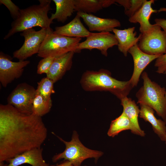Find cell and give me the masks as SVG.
Wrapping results in <instances>:
<instances>
[{
    "mask_svg": "<svg viewBox=\"0 0 166 166\" xmlns=\"http://www.w3.org/2000/svg\"><path fill=\"white\" fill-rule=\"evenodd\" d=\"M47 135L41 117L22 113L12 106L0 105V162L41 147Z\"/></svg>",
    "mask_w": 166,
    "mask_h": 166,
    "instance_id": "6da1fadb",
    "label": "cell"
},
{
    "mask_svg": "<svg viewBox=\"0 0 166 166\" xmlns=\"http://www.w3.org/2000/svg\"><path fill=\"white\" fill-rule=\"evenodd\" d=\"M80 83L85 91H109L120 100L126 97L133 88L130 81H119L111 76L108 70L86 71L82 76Z\"/></svg>",
    "mask_w": 166,
    "mask_h": 166,
    "instance_id": "7a4b0ae2",
    "label": "cell"
},
{
    "mask_svg": "<svg viewBox=\"0 0 166 166\" xmlns=\"http://www.w3.org/2000/svg\"><path fill=\"white\" fill-rule=\"evenodd\" d=\"M39 4L34 5L21 9L19 16L11 23V28L4 39H6L14 34L34 27L39 26L48 30L51 29L53 21L48 16L52 10L50 0H39Z\"/></svg>",
    "mask_w": 166,
    "mask_h": 166,
    "instance_id": "3957f363",
    "label": "cell"
},
{
    "mask_svg": "<svg viewBox=\"0 0 166 166\" xmlns=\"http://www.w3.org/2000/svg\"><path fill=\"white\" fill-rule=\"evenodd\" d=\"M143 85L136 94L137 103L147 105L166 122V91L156 82L152 81L145 71L141 74Z\"/></svg>",
    "mask_w": 166,
    "mask_h": 166,
    "instance_id": "277c9868",
    "label": "cell"
},
{
    "mask_svg": "<svg viewBox=\"0 0 166 166\" xmlns=\"http://www.w3.org/2000/svg\"><path fill=\"white\" fill-rule=\"evenodd\" d=\"M56 136L64 144L65 148L62 152L53 157L52 160L53 162L64 159L69 161L74 165L80 166L85 160L94 158L97 161L103 155L101 151L91 149L84 146L80 140L78 135L75 131L73 132L71 140L69 141H65Z\"/></svg>",
    "mask_w": 166,
    "mask_h": 166,
    "instance_id": "5b68a950",
    "label": "cell"
},
{
    "mask_svg": "<svg viewBox=\"0 0 166 166\" xmlns=\"http://www.w3.org/2000/svg\"><path fill=\"white\" fill-rule=\"evenodd\" d=\"M49 31L41 46L38 56L44 58L58 57L70 52L78 53L77 47L80 38H71L57 34Z\"/></svg>",
    "mask_w": 166,
    "mask_h": 166,
    "instance_id": "8992f818",
    "label": "cell"
},
{
    "mask_svg": "<svg viewBox=\"0 0 166 166\" xmlns=\"http://www.w3.org/2000/svg\"><path fill=\"white\" fill-rule=\"evenodd\" d=\"M137 45L144 53L161 55L166 53V34L160 26L155 24L150 30L141 34Z\"/></svg>",
    "mask_w": 166,
    "mask_h": 166,
    "instance_id": "52a82bcc",
    "label": "cell"
},
{
    "mask_svg": "<svg viewBox=\"0 0 166 166\" xmlns=\"http://www.w3.org/2000/svg\"><path fill=\"white\" fill-rule=\"evenodd\" d=\"M52 30V29L42 28L36 31L32 28L22 31L20 34L24 38V43L19 49L13 53V57L19 61H24L33 55L38 53L48 32Z\"/></svg>",
    "mask_w": 166,
    "mask_h": 166,
    "instance_id": "ba28073f",
    "label": "cell"
},
{
    "mask_svg": "<svg viewBox=\"0 0 166 166\" xmlns=\"http://www.w3.org/2000/svg\"><path fill=\"white\" fill-rule=\"evenodd\" d=\"M36 95V89L26 82L17 85L8 97L7 103L20 112L26 114L33 113V100Z\"/></svg>",
    "mask_w": 166,
    "mask_h": 166,
    "instance_id": "9c48e42d",
    "label": "cell"
},
{
    "mask_svg": "<svg viewBox=\"0 0 166 166\" xmlns=\"http://www.w3.org/2000/svg\"><path fill=\"white\" fill-rule=\"evenodd\" d=\"M86 38L85 41L79 44L77 47L78 53L83 49L91 50L96 49L100 51L102 55L107 56L108 49L118 44L114 34L110 32H90Z\"/></svg>",
    "mask_w": 166,
    "mask_h": 166,
    "instance_id": "30bf717a",
    "label": "cell"
},
{
    "mask_svg": "<svg viewBox=\"0 0 166 166\" xmlns=\"http://www.w3.org/2000/svg\"><path fill=\"white\" fill-rule=\"evenodd\" d=\"M30 63L29 61L13 62L11 57L2 52L0 53V81L6 87L15 79L22 75L24 69Z\"/></svg>",
    "mask_w": 166,
    "mask_h": 166,
    "instance_id": "8fae6325",
    "label": "cell"
},
{
    "mask_svg": "<svg viewBox=\"0 0 166 166\" xmlns=\"http://www.w3.org/2000/svg\"><path fill=\"white\" fill-rule=\"evenodd\" d=\"M128 53L132 55L134 61L133 71L129 80L134 87L137 85L140 76L146 66L161 55H150L144 53L139 49L137 44L131 48Z\"/></svg>",
    "mask_w": 166,
    "mask_h": 166,
    "instance_id": "7c38bea8",
    "label": "cell"
},
{
    "mask_svg": "<svg viewBox=\"0 0 166 166\" xmlns=\"http://www.w3.org/2000/svg\"><path fill=\"white\" fill-rule=\"evenodd\" d=\"M77 14L83 19L90 31L110 32L113 29L121 26L120 22L115 18H102L91 14L80 12H77Z\"/></svg>",
    "mask_w": 166,
    "mask_h": 166,
    "instance_id": "4fadbf2b",
    "label": "cell"
},
{
    "mask_svg": "<svg viewBox=\"0 0 166 166\" xmlns=\"http://www.w3.org/2000/svg\"><path fill=\"white\" fill-rule=\"evenodd\" d=\"M155 0H144L140 8L131 17L129 18V21L132 23H139L140 25L139 30L142 34L150 30L153 24H151L149 19L153 13H157L160 11H166V8H160V10H154L152 5L154 3Z\"/></svg>",
    "mask_w": 166,
    "mask_h": 166,
    "instance_id": "5bb4252c",
    "label": "cell"
},
{
    "mask_svg": "<svg viewBox=\"0 0 166 166\" xmlns=\"http://www.w3.org/2000/svg\"><path fill=\"white\" fill-rule=\"evenodd\" d=\"M43 149L41 147L26 151L6 161L4 166H19L25 164L32 166H50L42 156Z\"/></svg>",
    "mask_w": 166,
    "mask_h": 166,
    "instance_id": "9a60e30c",
    "label": "cell"
},
{
    "mask_svg": "<svg viewBox=\"0 0 166 166\" xmlns=\"http://www.w3.org/2000/svg\"><path fill=\"white\" fill-rule=\"evenodd\" d=\"M74 52H70L57 57L54 60L49 71L46 77L55 83L61 79L72 66Z\"/></svg>",
    "mask_w": 166,
    "mask_h": 166,
    "instance_id": "2e32d148",
    "label": "cell"
},
{
    "mask_svg": "<svg viewBox=\"0 0 166 166\" xmlns=\"http://www.w3.org/2000/svg\"><path fill=\"white\" fill-rule=\"evenodd\" d=\"M135 27H129L124 30H119L116 28L113 30L118 42L119 50L126 57L129 49L138 44L141 36L140 34L136 37V32L135 31Z\"/></svg>",
    "mask_w": 166,
    "mask_h": 166,
    "instance_id": "e0dca14e",
    "label": "cell"
},
{
    "mask_svg": "<svg viewBox=\"0 0 166 166\" xmlns=\"http://www.w3.org/2000/svg\"><path fill=\"white\" fill-rule=\"evenodd\" d=\"M77 14L74 18L66 24L55 28V34L71 38H86L90 32L84 26Z\"/></svg>",
    "mask_w": 166,
    "mask_h": 166,
    "instance_id": "ac0fdd59",
    "label": "cell"
},
{
    "mask_svg": "<svg viewBox=\"0 0 166 166\" xmlns=\"http://www.w3.org/2000/svg\"><path fill=\"white\" fill-rule=\"evenodd\" d=\"M140 105L139 117L150 123L154 132L166 143V122L163 120L156 118L154 115V110L151 107L145 105Z\"/></svg>",
    "mask_w": 166,
    "mask_h": 166,
    "instance_id": "d6986e66",
    "label": "cell"
},
{
    "mask_svg": "<svg viewBox=\"0 0 166 166\" xmlns=\"http://www.w3.org/2000/svg\"><path fill=\"white\" fill-rule=\"evenodd\" d=\"M121 105L123 107V111L129 118L133 127L132 132L141 136H144L145 134L142 130L138 122V117L140 113V109L134 100L126 97L120 100Z\"/></svg>",
    "mask_w": 166,
    "mask_h": 166,
    "instance_id": "ffe728a7",
    "label": "cell"
},
{
    "mask_svg": "<svg viewBox=\"0 0 166 166\" xmlns=\"http://www.w3.org/2000/svg\"><path fill=\"white\" fill-rule=\"evenodd\" d=\"M56 6L54 13L51 14L50 18L53 20L64 22L75 11V0H53Z\"/></svg>",
    "mask_w": 166,
    "mask_h": 166,
    "instance_id": "44dd1931",
    "label": "cell"
},
{
    "mask_svg": "<svg viewBox=\"0 0 166 166\" xmlns=\"http://www.w3.org/2000/svg\"><path fill=\"white\" fill-rule=\"evenodd\" d=\"M128 130L132 132L133 127L129 118L123 112L119 117L111 121L107 135L113 137L121 132Z\"/></svg>",
    "mask_w": 166,
    "mask_h": 166,
    "instance_id": "7402d4cb",
    "label": "cell"
},
{
    "mask_svg": "<svg viewBox=\"0 0 166 166\" xmlns=\"http://www.w3.org/2000/svg\"><path fill=\"white\" fill-rule=\"evenodd\" d=\"M104 8L102 0H75V11L96 13Z\"/></svg>",
    "mask_w": 166,
    "mask_h": 166,
    "instance_id": "603a6c76",
    "label": "cell"
},
{
    "mask_svg": "<svg viewBox=\"0 0 166 166\" xmlns=\"http://www.w3.org/2000/svg\"><path fill=\"white\" fill-rule=\"evenodd\" d=\"M52 105L51 98L45 99L41 95L36 94L33 102V113L42 117L50 111Z\"/></svg>",
    "mask_w": 166,
    "mask_h": 166,
    "instance_id": "cb8c5ba5",
    "label": "cell"
},
{
    "mask_svg": "<svg viewBox=\"0 0 166 166\" xmlns=\"http://www.w3.org/2000/svg\"><path fill=\"white\" fill-rule=\"evenodd\" d=\"M54 83L53 81L46 77L42 78L38 83L36 94L41 95L45 99L51 98V94L55 93Z\"/></svg>",
    "mask_w": 166,
    "mask_h": 166,
    "instance_id": "d4e9b609",
    "label": "cell"
},
{
    "mask_svg": "<svg viewBox=\"0 0 166 166\" xmlns=\"http://www.w3.org/2000/svg\"><path fill=\"white\" fill-rule=\"evenodd\" d=\"M144 1V0H115V2L124 7V14L129 18L140 8Z\"/></svg>",
    "mask_w": 166,
    "mask_h": 166,
    "instance_id": "484cf974",
    "label": "cell"
},
{
    "mask_svg": "<svg viewBox=\"0 0 166 166\" xmlns=\"http://www.w3.org/2000/svg\"><path fill=\"white\" fill-rule=\"evenodd\" d=\"M57 57L49 56L43 58L38 63L37 66V73L39 74H46L53 61Z\"/></svg>",
    "mask_w": 166,
    "mask_h": 166,
    "instance_id": "4316f807",
    "label": "cell"
},
{
    "mask_svg": "<svg viewBox=\"0 0 166 166\" xmlns=\"http://www.w3.org/2000/svg\"><path fill=\"white\" fill-rule=\"evenodd\" d=\"M0 4L4 5L10 12L11 16L15 20L20 15V10L19 8L10 0H0Z\"/></svg>",
    "mask_w": 166,
    "mask_h": 166,
    "instance_id": "83f0119b",
    "label": "cell"
},
{
    "mask_svg": "<svg viewBox=\"0 0 166 166\" xmlns=\"http://www.w3.org/2000/svg\"><path fill=\"white\" fill-rule=\"evenodd\" d=\"M154 66L157 68L156 72L157 73H164L166 71V53L156 59Z\"/></svg>",
    "mask_w": 166,
    "mask_h": 166,
    "instance_id": "f1b7e54d",
    "label": "cell"
},
{
    "mask_svg": "<svg viewBox=\"0 0 166 166\" xmlns=\"http://www.w3.org/2000/svg\"><path fill=\"white\" fill-rule=\"evenodd\" d=\"M154 21L155 24L160 26L166 34V19L164 18H156Z\"/></svg>",
    "mask_w": 166,
    "mask_h": 166,
    "instance_id": "f546056e",
    "label": "cell"
},
{
    "mask_svg": "<svg viewBox=\"0 0 166 166\" xmlns=\"http://www.w3.org/2000/svg\"><path fill=\"white\" fill-rule=\"evenodd\" d=\"M50 166H77L73 164L70 162L68 160H64L59 164L54 165H50Z\"/></svg>",
    "mask_w": 166,
    "mask_h": 166,
    "instance_id": "4dcf8cb0",
    "label": "cell"
},
{
    "mask_svg": "<svg viewBox=\"0 0 166 166\" xmlns=\"http://www.w3.org/2000/svg\"><path fill=\"white\" fill-rule=\"evenodd\" d=\"M164 74H166V71L164 73ZM165 97H166V94H165Z\"/></svg>",
    "mask_w": 166,
    "mask_h": 166,
    "instance_id": "1f68e13d",
    "label": "cell"
},
{
    "mask_svg": "<svg viewBox=\"0 0 166 166\" xmlns=\"http://www.w3.org/2000/svg\"></svg>",
    "mask_w": 166,
    "mask_h": 166,
    "instance_id": "d6a6232c",
    "label": "cell"
}]
</instances>
